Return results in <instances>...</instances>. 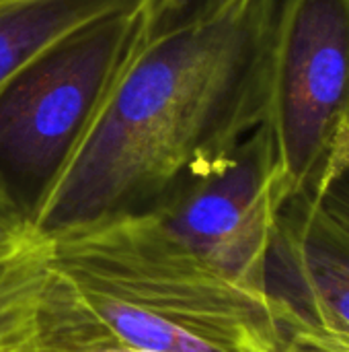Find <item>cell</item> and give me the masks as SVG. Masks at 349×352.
I'll return each instance as SVG.
<instances>
[{
	"mask_svg": "<svg viewBox=\"0 0 349 352\" xmlns=\"http://www.w3.org/2000/svg\"><path fill=\"white\" fill-rule=\"evenodd\" d=\"M265 295L278 324L323 349L349 352V233L315 200L292 198L280 210Z\"/></svg>",
	"mask_w": 349,
	"mask_h": 352,
	"instance_id": "8992f818",
	"label": "cell"
},
{
	"mask_svg": "<svg viewBox=\"0 0 349 352\" xmlns=\"http://www.w3.org/2000/svg\"><path fill=\"white\" fill-rule=\"evenodd\" d=\"M41 352H228L53 264L39 311Z\"/></svg>",
	"mask_w": 349,
	"mask_h": 352,
	"instance_id": "52a82bcc",
	"label": "cell"
},
{
	"mask_svg": "<svg viewBox=\"0 0 349 352\" xmlns=\"http://www.w3.org/2000/svg\"><path fill=\"white\" fill-rule=\"evenodd\" d=\"M263 124L290 200H317L349 161V0H278Z\"/></svg>",
	"mask_w": 349,
	"mask_h": 352,
	"instance_id": "277c9868",
	"label": "cell"
},
{
	"mask_svg": "<svg viewBox=\"0 0 349 352\" xmlns=\"http://www.w3.org/2000/svg\"><path fill=\"white\" fill-rule=\"evenodd\" d=\"M142 47L138 2L62 33L0 85V186L27 214Z\"/></svg>",
	"mask_w": 349,
	"mask_h": 352,
	"instance_id": "3957f363",
	"label": "cell"
},
{
	"mask_svg": "<svg viewBox=\"0 0 349 352\" xmlns=\"http://www.w3.org/2000/svg\"><path fill=\"white\" fill-rule=\"evenodd\" d=\"M142 0H0V85L62 33Z\"/></svg>",
	"mask_w": 349,
	"mask_h": 352,
	"instance_id": "9c48e42d",
	"label": "cell"
},
{
	"mask_svg": "<svg viewBox=\"0 0 349 352\" xmlns=\"http://www.w3.org/2000/svg\"><path fill=\"white\" fill-rule=\"evenodd\" d=\"M278 0L146 43L29 219L53 231L156 206L265 122Z\"/></svg>",
	"mask_w": 349,
	"mask_h": 352,
	"instance_id": "6da1fadb",
	"label": "cell"
},
{
	"mask_svg": "<svg viewBox=\"0 0 349 352\" xmlns=\"http://www.w3.org/2000/svg\"><path fill=\"white\" fill-rule=\"evenodd\" d=\"M239 352H333L323 349L296 332L284 328L274 318L269 324L251 328L243 334Z\"/></svg>",
	"mask_w": 349,
	"mask_h": 352,
	"instance_id": "8fae6325",
	"label": "cell"
},
{
	"mask_svg": "<svg viewBox=\"0 0 349 352\" xmlns=\"http://www.w3.org/2000/svg\"><path fill=\"white\" fill-rule=\"evenodd\" d=\"M51 264L228 352L272 322L267 295L208 264L156 208L107 212L49 231Z\"/></svg>",
	"mask_w": 349,
	"mask_h": 352,
	"instance_id": "7a4b0ae2",
	"label": "cell"
},
{
	"mask_svg": "<svg viewBox=\"0 0 349 352\" xmlns=\"http://www.w3.org/2000/svg\"><path fill=\"white\" fill-rule=\"evenodd\" d=\"M37 227L31 223L27 210L0 186V258L25 243Z\"/></svg>",
	"mask_w": 349,
	"mask_h": 352,
	"instance_id": "7c38bea8",
	"label": "cell"
},
{
	"mask_svg": "<svg viewBox=\"0 0 349 352\" xmlns=\"http://www.w3.org/2000/svg\"><path fill=\"white\" fill-rule=\"evenodd\" d=\"M315 202L333 223L349 233V161L341 171L333 175Z\"/></svg>",
	"mask_w": 349,
	"mask_h": 352,
	"instance_id": "4fadbf2b",
	"label": "cell"
},
{
	"mask_svg": "<svg viewBox=\"0 0 349 352\" xmlns=\"http://www.w3.org/2000/svg\"><path fill=\"white\" fill-rule=\"evenodd\" d=\"M121 352H140V351H121Z\"/></svg>",
	"mask_w": 349,
	"mask_h": 352,
	"instance_id": "5bb4252c",
	"label": "cell"
},
{
	"mask_svg": "<svg viewBox=\"0 0 349 352\" xmlns=\"http://www.w3.org/2000/svg\"><path fill=\"white\" fill-rule=\"evenodd\" d=\"M288 200L274 138L261 124L152 208L218 272L265 295L267 254Z\"/></svg>",
	"mask_w": 349,
	"mask_h": 352,
	"instance_id": "5b68a950",
	"label": "cell"
},
{
	"mask_svg": "<svg viewBox=\"0 0 349 352\" xmlns=\"http://www.w3.org/2000/svg\"><path fill=\"white\" fill-rule=\"evenodd\" d=\"M245 2L247 0H142L144 45L218 21Z\"/></svg>",
	"mask_w": 349,
	"mask_h": 352,
	"instance_id": "30bf717a",
	"label": "cell"
},
{
	"mask_svg": "<svg viewBox=\"0 0 349 352\" xmlns=\"http://www.w3.org/2000/svg\"><path fill=\"white\" fill-rule=\"evenodd\" d=\"M51 268V237L35 231L0 258V352H41L39 311Z\"/></svg>",
	"mask_w": 349,
	"mask_h": 352,
	"instance_id": "ba28073f",
	"label": "cell"
}]
</instances>
